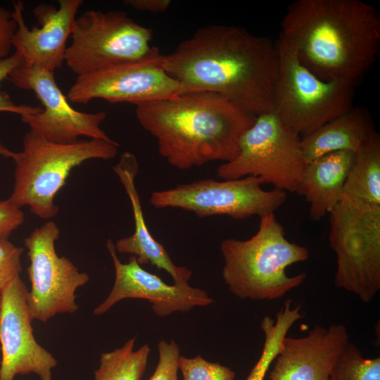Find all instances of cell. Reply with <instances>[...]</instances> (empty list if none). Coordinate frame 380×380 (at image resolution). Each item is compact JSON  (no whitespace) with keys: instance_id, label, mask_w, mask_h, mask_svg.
I'll return each mask as SVG.
<instances>
[{"instance_id":"6da1fadb","label":"cell","mask_w":380,"mask_h":380,"mask_svg":"<svg viewBox=\"0 0 380 380\" xmlns=\"http://www.w3.org/2000/svg\"><path fill=\"white\" fill-rule=\"evenodd\" d=\"M163 66L184 93L219 94L255 117L274 109L277 42L243 27H201L163 56Z\"/></svg>"},{"instance_id":"7a4b0ae2","label":"cell","mask_w":380,"mask_h":380,"mask_svg":"<svg viewBox=\"0 0 380 380\" xmlns=\"http://www.w3.org/2000/svg\"><path fill=\"white\" fill-rule=\"evenodd\" d=\"M279 39L319 78L355 87L379 54L380 16L360 0H298L286 9Z\"/></svg>"},{"instance_id":"3957f363","label":"cell","mask_w":380,"mask_h":380,"mask_svg":"<svg viewBox=\"0 0 380 380\" xmlns=\"http://www.w3.org/2000/svg\"><path fill=\"white\" fill-rule=\"evenodd\" d=\"M141 126L172 167L188 170L238 154L242 135L255 118L226 97L195 91L136 106Z\"/></svg>"},{"instance_id":"277c9868","label":"cell","mask_w":380,"mask_h":380,"mask_svg":"<svg viewBox=\"0 0 380 380\" xmlns=\"http://www.w3.org/2000/svg\"><path fill=\"white\" fill-rule=\"evenodd\" d=\"M250 239H228L220 244L222 278L229 291L241 299L271 300L298 287L306 274L289 276L286 268L309 258L308 249L289 241L274 213L260 217Z\"/></svg>"},{"instance_id":"5b68a950","label":"cell","mask_w":380,"mask_h":380,"mask_svg":"<svg viewBox=\"0 0 380 380\" xmlns=\"http://www.w3.org/2000/svg\"><path fill=\"white\" fill-rule=\"evenodd\" d=\"M119 144L100 139H82L61 144L47 141L30 130L23 149L16 152L12 203L43 220L55 217L59 208L54 198L65 184L72 170L91 159L109 160L116 156Z\"/></svg>"},{"instance_id":"8992f818","label":"cell","mask_w":380,"mask_h":380,"mask_svg":"<svg viewBox=\"0 0 380 380\" xmlns=\"http://www.w3.org/2000/svg\"><path fill=\"white\" fill-rule=\"evenodd\" d=\"M274 110L282 124L304 137L352 108L355 87L323 80L305 67L289 45L278 39Z\"/></svg>"},{"instance_id":"52a82bcc","label":"cell","mask_w":380,"mask_h":380,"mask_svg":"<svg viewBox=\"0 0 380 380\" xmlns=\"http://www.w3.org/2000/svg\"><path fill=\"white\" fill-rule=\"evenodd\" d=\"M329 215V239L336 255L334 284L369 303L380 289V208L341 201Z\"/></svg>"},{"instance_id":"ba28073f","label":"cell","mask_w":380,"mask_h":380,"mask_svg":"<svg viewBox=\"0 0 380 380\" xmlns=\"http://www.w3.org/2000/svg\"><path fill=\"white\" fill-rule=\"evenodd\" d=\"M65 60L77 76L135 61L150 55L153 30L125 12L89 10L76 18Z\"/></svg>"},{"instance_id":"9c48e42d","label":"cell","mask_w":380,"mask_h":380,"mask_svg":"<svg viewBox=\"0 0 380 380\" xmlns=\"http://www.w3.org/2000/svg\"><path fill=\"white\" fill-rule=\"evenodd\" d=\"M300 138L286 128L274 110L255 118L242 135L237 156L217 169V177L253 176L286 192H297L305 167Z\"/></svg>"},{"instance_id":"30bf717a","label":"cell","mask_w":380,"mask_h":380,"mask_svg":"<svg viewBox=\"0 0 380 380\" xmlns=\"http://www.w3.org/2000/svg\"><path fill=\"white\" fill-rule=\"evenodd\" d=\"M262 182L253 176L216 181L204 179L177 184L151 193L149 203L156 208H180L199 217L227 215L242 220L274 213L286 201V191H266Z\"/></svg>"},{"instance_id":"8fae6325","label":"cell","mask_w":380,"mask_h":380,"mask_svg":"<svg viewBox=\"0 0 380 380\" xmlns=\"http://www.w3.org/2000/svg\"><path fill=\"white\" fill-rule=\"evenodd\" d=\"M59 235L58 225L49 220L24 240L30 260L27 303L32 320L46 322L59 313H75L79 308L76 290L89 280L70 259L57 255L55 243Z\"/></svg>"},{"instance_id":"7c38bea8","label":"cell","mask_w":380,"mask_h":380,"mask_svg":"<svg viewBox=\"0 0 380 380\" xmlns=\"http://www.w3.org/2000/svg\"><path fill=\"white\" fill-rule=\"evenodd\" d=\"M163 54L156 47L148 56L90 74L77 76L67 98L87 104L94 99L135 106L175 97L184 93L182 84L163 66Z\"/></svg>"},{"instance_id":"4fadbf2b","label":"cell","mask_w":380,"mask_h":380,"mask_svg":"<svg viewBox=\"0 0 380 380\" xmlns=\"http://www.w3.org/2000/svg\"><path fill=\"white\" fill-rule=\"evenodd\" d=\"M7 80L19 89L32 91L42 104L39 113L21 117L38 136L61 144L75 143L80 137L113 141L101 127L106 113H89L75 109L57 85L53 72L22 65Z\"/></svg>"},{"instance_id":"5bb4252c","label":"cell","mask_w":380,"mask_h":380,"mask_svg":"<svg viewBox=\"0 0 380 380\" xmlns=\"http://www.w3.org/2000/svg\"><path fill=\"white\" fill-rule=\"evenodd\" d=\"M28 292L18 276L0 293V380H14L18 374H28L52 380V370L57 366L53 355L34 338Z\"/></svg>"},{"instance_id":"9a60e30c","label":"cell","mask_w":380,"mask_h":380,"mask_svg":"<svg viewBox=\"0 0 380 380\" xmlns=\"http://www.w3.org/2000/svg\"><path fill=\"white\" fill-rule=\"evenodd\" d=\"M115 269V281L107 298L95 309L94 314L101 315L115 304L126 298L148 300L158 316L165 317L175 312H187L194 307L211 305L214 300L201 289L187 284H166L157 275L141 267L137 258L131 255L122 263L117 255L111 239L106 243Z\"/></svg>"},{"instance_id":"2e32d148","label":"cell","mask_w":380,"mask_h":380,"mask_svg":"<svg viewBox=\"0 0 380 380\" xmlns=\"http://www.w3.org/2000/svg\"><path fill=\"white\" fill-rule=\"evenodd\" d=\"M82 0H59L58 7L40 3L32 11L40 27L30 29L24 20V4L14 1L12 17L17 24L12 46L27 67L38 66L54 72L65 60L66 42Z\"/></svg>"},{"instance_id":"e0dca14e","label":"cell","mask_w":380,"mask_h":380,"mask_svg":"<svg viewBox=\"0 0 380 380\" xmlns=\"http://www.w3.org/2000/svg\"><path fill=\"white\" fill-rule=\"evenodd\" d=\"M348 342L342 324L316 325L301 337L286 336L269 380H329L333 365Z\"/></svg>"},{"instance_id":"ac0fdd59","label":"cell","mask_w":380,"mask_h":380,"mask_svg":"<svg viewBox=\"0 0 380 380\" xmlns=\"http://www.w3.org/2000/svg\"><path fill=\"white\" fill-rule=\"evenodd\" d=\"M113 170L129 199L134 222L133 234L120 239L115 243L116 252L134 255L140 265L151 264L158 269L165 270L171 276L175 284H188L192 274L191 271L175 265L164 246L153 238L146 224L134 182L139 170L137 157L130 151H125L118 163L113 166Z\"/></svg>"},{"instance_id":"d6986e66","label":"cell","mask_w":380,"mask_h":380,"mask_svg":"<svg viewBox=\"0 0 380 380\" xmlns=\"http://www.w3.org/2000/svg\"><path fill=\"white\" fill-rule=\"evenodd\" d=\"M353 155L349 151H336L306 164L296 193L309 203L312 220H320L341 201Z\"/></svg>"},{"instance_id":"ffe728a7","label":"cell","mask_w":380,"mask_h":380,"mask_svg":"<svg viewBox=\"0 0 380 380\" xmlns=\"http://www.w3.org/2000/svg\"><path fill=\"white\" fill-rule=\"evenodd\" d=\"M375 130L368 112L353 106L312 133L300 138L306 164L325 154L349 151L355 153Z\"/></svg>"},{"instance_id":"44dd1931","label":"cell","mask_w":380,"mask_h":380,"mask_svg":"<svg viewBox=\"0 0 380 380\" xmlns=\"http://www.w3.org/2000/svg\"><path fill=\"white\" fill-rule=\"evenodd\" d=\"M341 201L380 208V136L373 132L354 153Z\"/></svg>"},{"instance_id":"7402d4cb","label":"cell","mask_w":380,"mask_h":380,"mask_svg":"<svg viewBox=\"0 0 380 380\" xmlns=\"http://www.w3.org/2000/svg\"><path fill=\"white\" fill-rule=\"evenodd\" d=\"M303 317L300 305L293 307L291 300H286L274 320L269 316L263 317L260 327L265 341L261 354L246 380H264L270 365L280 352L283 340L291 327Z\"/></svg>"},{"instance_id":"603a6c76","label":"cell","mask_w":380,"mask_h":380,"mask_svg":"<svg viewBox=\"0 0 380 380\" xmlns=\"http://www.w3.org/2000/svg\"><path fill=\"white\" fill-rule=\"evenodd\" d=\"M136 338L123 346L103 353L99 366L94 372L95 380H141L147 366L151 348L148 344L134 350Z\"/></svg>"},{"instance_id":"cb8c5ba5","label":"cell","mask_w":380,"mask_h":380,"mask_svg":"<svg viewBox=\"0 0 380 380\" xmlns=\"http://www.w3.org/2000/svg\"><path fill=\"white\" fill-rule=\"evenodd\" d=\"M329 380H380V357L365 358L349 341L334 364Z\"/></svg>"},{"instance_id":"d4e9b609","label":"cell","mask_w":380,"mask_h":380,"mask_svg":"<svg viewBox=\"0 0 380 380\" xmlns=\"http://www.w3.org/2000/svg\"><path fill=\"white\" fill-rule=\"evenodd\" d=\"M179 369L182 380H234V372L218 362H211L201 355L189 358L180 356Z\"/></svg>"},{"instance_id":"484cf974","label":"cell","mask_w":380,"mask_h":380,"mask_svg":"<svg viewBox=\"0 0 380 380\" xmlns=\"http://www.w3.org/2000/svg\"><path fill=\"white\" fill-rule=\"evenodd\" d=\"M23 65L21 56L16 51L6 58H0V86L4 80H7L10 73L16 68ZM42 110L39 106L17 104L5 91H0V112L15 113L20 117L39 113Z\"/></svg>"},{"instance_id":"4316f807","label":"cell","mask_w":380,"mask_h":380,"mask_svg":"<svg viewBox=\"0 0 380 380\" xmlns=\"http://www.w3.org/2000/svg\"><path fill=\"white\" fill-rule=\"evenodd\" d=\"M158 362L148 380H177L180 350L174 340L160 341L158 344Z\"/></svg>"},{"instance_id":"83f0119b","label":"cell","mask_w":380,"mask_h":380,"mask_svg":"<svg viewBox=\"0 0 380 380\" xmlns=\"http://www.w3.org/2000/svg\"><path fill=\"white\" fill-rule=\"evenodd\" d=\"M23 249L8 239L0 240V293L22 272L21 256Z\"/></svg>"},{"instance_id":"f1b7e54d","label":"cell","mask_w":380,"mask_h":380,"mask_svg":"<svg viewBox=\"0 0 380 380\" xmlns=\"http://www.w3.org/2000/svg\"><path fill=\"white\" fill-rule=\"evenodd\" d=\"M24 220L25 216L20 207L9 198L0 200V240L8 239Z\"/></svg>"},{"instance_id":"f546056e","label":"cell","mask_w":380,"mask_h":380,"mask_svg":"<svg viewBox=\"0 0 380 380\" xmlns=\"http://www.w3.org/2000/svg\"><path fill=\"white\" fill-rule=\"evenodd\" d=\"M16 28L17 24L12 17L11 11L0 6V58L9 56L12 38Z\"/></svg>"},{"instance_id":"4dcf8cb0","label":"cell","mask_w":380,"mask_h":380,"mask_svg":"<svg viewBox=\"0 0 380 380\" xmlns=\"http://www.w3.org/2000/svg\"><path fill=\"white\" fill-rule=\"evenodd\" d=\"M124 2L134 9L151 13H163L171 5L170 0H125Z\"/></svg>"},{"instance_id":"1f68e13d","label":"cell","mask_w":380,"mask_h":380,"mask_svg":"<svg viewBox=\"0 0 380 380\" xmlns=\"http://www.w3.org/2000/svg\"><path fill=\"white\" fill-rule=\"evenodd\" d=\"M16 152H13L6 148L0 140V156L13 159Z\"/></svg>"},{"instance_id":"d6a6232c","label":"cell","mask_w":380,"mask_h":380,"mask_svg":"<svg viewBox=\"0 0 380 380\" xmlns=\"http://www.w3.org/2000/svg\"><path fill=\"white\" fill-rule=\"evenodd\" d=\"M0 305H1V296H0Z\"/></svg>"}]
</instances>
